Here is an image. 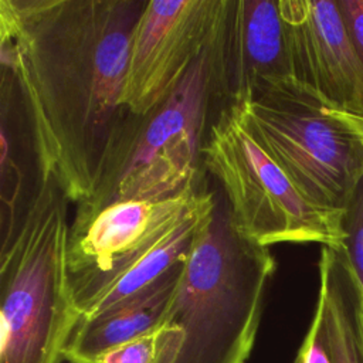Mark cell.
Returning <instances> with one entry per match:
<instances>
[{
	"instance_id": "6da1fadb",
	"label": "cell",
	"mask_w": 363,
	"mask_h": 363,
	"mask_svg": "<svg viewBox=\"0 0 363 363\" xmlns=\"http://www.w3.org/2000/svg\"><path fill=\"white\" fill-rule=\"evenodd\" d=\"M147 0H0L1 65L27 123L38 179L69 203L95 190L128 116L129 44Z\"/></svg>"
},
{
	"instance_id": "7a4b0ae2",
	"label": "cell",
	"mask_w": 363,
	"mask_h": 363,
	"mask_svg": "<svg viewBox=\"0 0 363 363\" xmlns=\"http://www.w3.org/2000/svg\"><path fill=\"white\" fill-rule=\"evenodd\" d=\"M275 269L269 247L235 230L217 187L160 326L156 363H247Z\"/></svg>"
},
{
	"instance_id": "3957f363",
	"label": "cell",
	"mask_w": 363,
	"mask_h": 363,
	"mask_svg": "<svg viewBox=\"0 0 363 363\" xmlns=\"http://www.w3.org/2000/svg\"><path fill=\"white\" fill-rule=\"evenodd\" d=\"M68 203L38 179L0 257V363H61L79 323L68 269Z\"/></svg>"
},
{
	"instance_id": "277c9868",
	"label": "cell",
	"mask_w": 363,
	"mask_h": 363,
	"mask_svg": "<svg viewBox=\"0 0 363 363\" xmlns=\"http://www.w3.org/2000/svg\"><path fill=\"white\" fill-rule=\"evenodd\" d=\"M224 106L207 45L162 104L145 115L128 113L94 193L77 204L75 216L119 201L163 200L203 184V147Z\"/></svg>"
},
{
	"instance_id": "5b68a950",
	"label": "cell",
	"mask_w": 363,
	"mask_h": 363,
	"mask_svg": "<svg viewBox=\"0 0 363 363\" xmlns=\"http://www.w3.org/2000/svg\"><path fill=\"white\" fill-rule=\"evenodd\" d=\"M233 105L309 201L346 208L363 177V139L340 111L292 77L262 79Z\"/></svg>"
},
{
	"instance_id": "8992f818",
	"label": "cell",
	"mask_w": 363,
	"mask_h": 363,
	"mask_svg": "<svg viewBox=\"0 0 363 363\" xmlns=\"http://www.w3.org/2000/svg\"><path fill=\"white\" fill-rule=\"evenodd\" d=\"M203 167L214 177L235 230L247 240L264 247H345V210L309 201L255 142L234 105L224 106L210 125Z\"/></svg>"
},
{
	"instance_id": "52a82bcc",
	"label": "cell",
	"mask_w": 363,
	"mask_h": 363,
	"mask_svg": "<svg viewBox=\"0 0 363 363\" xmlns=\"http://www.w3.org/2000/svg\"><path fill=\"white\" fill-rule=\"evenodd\" d=\"M211 193L203 183L163 200L119 201L86 216H74L68 240V269L75 308L186 220Z\"/></svg>"
},
{
	"instance_id": "ba28073f",
	"label": "cell",
	"mask_w": 363,
	"mask_h": 363,
	"mask_svg": "<svg viewBox=\"0 0 363 363\" xmlns=\"http://www.w3.org/2000/svg\"><path fill=\"white\" fill-rule=\"evenodd\" d=\"M224 0H147L129 44L122 102L145 115L162 104L206 51Z\"/></svg>"
},
{
	"instance_id": "9c48e42d",
	"label": "cell",
	"mask_w": 363,
	"mask_h": 363,
	"mask_svg": "<svg viewBox=\"0 0 363 363\" xmlns=\"http://www.w3.org/2000/svg\"><path fill=\"white\" fill-rule=\"evenodd\" d=\"M291 77L329 105L363 119V64L336 0H278Z\"/></svg>"
},
{
	"instance_id": "30bf717a",
	"label": "cell",
	"mask_w": 363,
	"mask_h": 363,
	"mask_svg": "<svg viewBox=\"0 0 363 363\" xmlns=\"http://www.w3.org/2000/svg\"><path fill=\"white\" fill-rule=\"evenodd\" d=\"M208 48L214 84L225 106L262 79L291 77L278 1L224 0Z\"/></svg>"
},
{
	"instance_id": "8fae6325",
	"label": "cell",
	"mask_w": 363,
	"mask_h": 363,
	"mask_svg": "<svg viewBox=\"0 0 363 363\" xmlns=\"http://www.w3.org/2000/svg\"><path fill=\"white\" fill-rule=\"evenodd\" d=\"M184 258L135 298L96 319L79 322L64 347V359L69 363H101L106 352L160 328L177 289Z\"/></svg>"
},
{
	"instance_id": "7c38bea8",
	"label": "cell",
	"mask_w": 363,
	"mask_h": 363,
	"mask_svg": "<svg viewBox=\"0 0 363 363\" xmlns=\"http://www.w3.org/2000/svg\"><path fill=\"white\" fill-rule=\"evenodd\" d=\"M216 203V191L186 220L162 237L147 251L128 262L92 294L77 305L79 322L92 320L135 298L162 279L191 248L194 238L208 220Z\"/></svg>"
},
{
	"instance_id": "4fadbf2b",
	"label": "cell",
	"mask_w": 363,
	"mask_h": 363,
	"mask_svg": "<svg viewBox=\"0 0 363 363\" xmlns=\"http://www.w3.org/2000/svg\"><path fill=\"white\" fill-rule=\"evenodd\" d=\"M316 305L325 313L337 363H363L354 316V288L339 250L322 247Z\"/></svg>"
},
{
	"instance_id": "5bb4252c",
	"label": "cell",
	"mask_w": 363,
	"mask_h": 363,
	"mask_svg": "<svg viewBox=\"0 0 363 363\" xmlns=\"http://www.w3.org/2000/svg\"><path fill=\"white\" fill-rule=\"evenodd\" d=\"M343 228L346 240L342 251L363 285V177L345 208Z\"/></svg>"
},
{
	"instance_id": "9a60e30c",
	"label": "cell",
	"mask_w": 363,
	"mask_h": 363,
	"mask_svg": "<svg viewBox=\"0 0 363 363\" xmlns=\"http://www.w3.org/2000/svg\"><path fill=\"white\" fill-rule=\"evenodd\" d=\"M295 363H337L326 318L319 305L298 350Z\"/></svg>"
},
{
	"instance_id": "2e32d148",
	"label": "cell",
	"mask_w": 363,
	"mask_h": 363,
	"mask_svg": "<svg viewBox=\"0 0 363 363\" xmlns=\"http://www.w3.org/2000/svg\"><path fill=\"white\" fill-rule=\"evenodd\" d=\"M160 328L104 354L101 363H156Z\"/></svg>"
},
{
	"instance_id": "e0dca14e",
	"label": "cell",
	"mask_w": 363,
	"mask_h": 363,
	"mask_svg": "<svg viewBox=\"0 0 363 363\" xmlns=\"http://www.w3.org/2000/svg\"><path fill=\"white\" fill-rule=\"evenodd\" d=\"M352 44L363 64V0H336Z\"/></svg>"
},
{
	"instance_id": "ac0fdd59",
	"label": "cell",
	"mask_w": 363,
	"mask_h": 363,
	"mask_svg": "<svg viewBox=\"0 0 363 363\" xmlns=\"http://www.w3.org/2000/svg\"><path fill=\"white\" fill-rule=\"evenodd\" d=\"M340 255L343 258L345 267L350 275V279L353 282V288H354V316H356V326H357V333H359V339H360V345H362V350H363V286L360 284V281L357 279L356 274L353 272L350 264L347 262L342 248L339 250Z\"/></svg>"
},
{
	"instance_id": "d6986e66",
	"label": "cell",
	"mask_w": 363,
	"mask_h": 363,
	"mask_svg": "<svg viewBox=\"0 0 363 363\" xmlns=\"http://www.w3.org/2000/svg\"><path fill=\"white\" fill-rule=\"evenodd\" d=\"M346 118H347V121L352 123V126L357 130V133L360 135V138L363 139V119H360V118H354V116H350V115H347V113H345V112H342Z\"/></svg>"
},
{
	"instance_id": "ffe728a7",
	"label": "cell",
	"mask_w": 363,
	"mask_h": 363,
	"mask_svg": "<svg viewBox=\"0 0 363 363\" xmlns=\"http://www.w3.org/2000/svg\"><path fill=\"white\" fill-rule=\"evenodd\" d=\"M362 286H363V285H362Z\"/></svg>"
}]
</instances>
